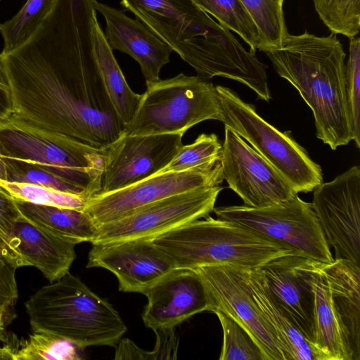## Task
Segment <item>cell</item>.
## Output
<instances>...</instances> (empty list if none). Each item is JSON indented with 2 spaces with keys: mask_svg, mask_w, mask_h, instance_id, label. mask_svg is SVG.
I'll return each mask as SVG.
<instances>
[{
  "mask_svg": "<svg viewBox=\"0 0 360 360\" xmlns=\"http://www.w3.org/2000/svg\"><path fill=\"white\" fill-rule=\"evenodd\" d=\"M223 181L219 159L184 171L156 174L125 188L95 194L86 200L82 211L99 226L158 200L195 188L220 186Z\"/></svg>",
  "mask_w": 360,
  "mask_h": 360,
  "instance_id": "11",
  "label": "cell"
},
{
  "mask_svg": "<svg viewBox=\"0 0 360 360\" xmlns=\"http://www.w3.org/2000/svg\"><path fill=\"white\" fill-rule=\"evenodd\" d=\"M18 339L12 342L4 344V346L0 347V359L13 360V355L15 352L18 345Z\"/></svg>",
  "mask_w": 360,
  "mask_h": 360,
  "instance_id": "41",
  "label": "cell"
},
{
  "mask_svg": "<svg viewBox=\"0 0 360 360\" xmlns=\"http://www.w3.org/2000/svg\"><path fill=\"white\" fill-rule=\"evenodd\" d=\"M11 241L27 266L38 269L50 283L68 274L76 258L75 244L46 232L22 216L14 225Z\"/></svg>",
  "mask_w": 360,
  "mask_h": 360,
  "instance_id": "20",
  "label": "cell"
},
{
  "mask_svg": "<svg viewBox=\"0 0 360 360\" xmlns=\"http://www.w3.org/2000/svg\"><path fill=\"white\" fill-rule=\"evenodd\" d=\"M6 257V256H4V255L0 252V257ZM7 258H8V257H7ZM8 259H9V258H8Z\"/></svg>",
  "mask_w": 360,
  "mask_h": 360,
  "instance_id": "44",
  "label": "cell"
},
{
  "mask_svg": "<svg viewBox=\"0 0 360 360\" xmlns=\"http://www.w3.org/2000/svg\"><path fill=\"white\" fill-rule=\"evenodd\" d=\"M220 186L202 187L141 206L116 220L102 224L92 245L156 236L213 212Z\"/></svg>",
  "mask_w": 360,
  "mask_h": 360,
  "instance_id": "10",
  "label": "cell"
},
{
  "mask_svg": "<svg viewBox=\"0 0 360 360\" xmlns=\"http://www.w3.org/2000/svg\"><path fill=\"white\" fill-rule=\"evenodd\" d=\"M94 267L111 271L117 278L120 291L143 295L176 269L151 240L143 239L92 245L86 268Z\"/></svg>",
  "mask_w": 360,
  "mask_h": 360,
  "instance_id": "16",
  "label": "cell"
},
{
  "mask_svg": "<svg viewBox=\"0 0 360 360\" xmlns=\"http://www.w3.org/2000/svg\"><path fill=\"white\" fill-rule=\"evenodd\" d=\"M258 269L280 305L313 344L314 293L310 259L299 255L283 256Z\"/></svg>",
  "mask_w": 360,
  "mask_h": 360,
  "instance_id": "18",
  "label": "cell"
},
{
  "mask_svg": "<svg viewBox=\"0 0 360 360\" xmlns=\"http://www.w3.org/2000/svg\"><path fill=\"white\" fill-rule=\"evenodd\" d=\"M4 160L6 164L7 181L37 184L64 192L82 195L89 198L82 188L40 167L6 158H4Z\"/></svg>",
  "mask_w": 360,
  "mask_h": 360,
  "instance_id": "35",
  "label": "cell"
},
{
  "mask_svg": "<svg viewBox=\"0 0 360 360\" xmlns=\"http://www.w3.org/2000/svg\"><path fill=\"white\" fill-rule=\"evenodd\" d=\"M190 65L202 79H233L262 94L268 87L266 66L230 30L214 20L193 0H120Z\"/></svg>",
  "mask_w": 360,
  "mask_h": 360,
  "instance_id": "2",
  "label": "cell"
},
{
  "mask_svg": "<svg viewBox=\"0 0 360 360\" xmlns=\"http://www.w3.org/2000/svg\"><path fill=\"white\" fill-rule=\"evenodd\" d=\"M310 272L314 293V346L323 360H353L333 307L321 262L310 259Z\"/></svg>",
  "mask_w": 360,
  "mask_h": 360,
  "instance_id": "23",
  "label": "cell"
},
{
  "mask_svg": "<svg viewBox=\"0 0 360 360\" xmlns=\"http://www.w3.org/2000/svg\"><path fill=\"white\" fill-rule=\"evenodd\" d=\"M54 1L27 0L11 20L0 24L2 53L12 51L26 41L46 17Z\"/></svg>",
  "mask_w": 360,
  "mask_h": 360,
  "instance_id": "28",
  "label": "cell"
},
{
  "mask_svg": "<svg viewBox=\"0 0 360 360\" xmlns=\"http://www.w3.org/2000/svg\"><path fill=\"white\" fill-rule=\"evenodd\" d=\"M20 216L15 202L0 189V230L10 241L14 225Z\"/></svg>",
  "mask_w": 360,
  "mask_h": 360,
  "instance_id": "38",
  "label": "cell"
},
{
  "mask_svg": "<svg viewBox=\"0 0 360 360\" xmlns=\"http://www.w3.org/2000/svg\"><path fill=\"white\" fill-rule=\"evenodd\" d=\"M220 162L224 179L244 205L271 206L298 194L262 156L226 127Z\"/></svg>",
  "mask_w": 360,
  "mask_h": 360,
  "instance_id": "13",
  "label": "cell"
},
{
  "mask_svg": "<svg viewBox=\"0 0 360 360\" xmlns=\"http://www.w3.org/2000/svg\"><path fill=\"white\" fill-rule=\"evenodd\" d=\"M12 112L13 105L10 87L0 53V122L9 118Z\"/></svg>",
  "mask_w": 360,
  "mask_h": 360,
  "instance_id": "39",
  "label": "cell"
},
{
  "mask_svg": "<svg viewBox=\"0 0 360 360\" xmlns=\"http://www.w3.org/2000/svg\"><path fill=\"white\" fill-rule=\"evenodd\" d=\"M333 307L353 360L360 359V266L343 260L321 262Z\"/></svg>",
  "mask_w": 360,
  "mask_h": 360,
  "instance_id": "22",
  "label": "cell"
},
{
  "mask_svg": "<svg viewBox=\"0 0 360 360\" xmlns=\"http://www.w3.org/2000/svg\"><path fill=\"white\" fill-rule=\"evenodd\" d=\"M32 332L51 333L77 346L115 347L127 328L118 311L70 272L25 302Z\"/></svg>",
  "mask_w": 360,
  "mask_h": 360,
  "instance_id": "5",
  "label": "cell"
},
{
  "mask_svg": "<svg viewBox=\"0 0 360 360\" xmlns=\"http://www.w3.org/2000/svg\"><path fill=\"white\" fill-rule=\"evenodd\" d=\"M0 252L6 257L16 262L20 267L25 266L26 263L19 255L18 251L13 248L10 240L0 230Z\"/></svg>",
  "mask_w": 360,
  "mask_h": 360,
  "instance_id": "40",
  "label": "cell"
},
{
  "mask_svg": "<svg viewBox=\"0 0 360 360\" xmlns=\"http://www.w3.org/2000/svg\"><path fill=\"white\" fill-rule=\"evenodd\" d=\"M146 84V91L126 135L185 132L208 120L220 121L219 98L212 83L180 73Z\"/></svg>",
  "mask_w": 360,
  "mask_h": 360,
  "instance_id": "8",
  "label": "cell"
},
{
  "mask_svg": "<svg viewBox=\"0 0 360 360\" xmlns=\"http://www.w3.org/2000/svg\"><path fill=\"white\" fill-rule=\"evenodd\" d=\"M213 212L218 219L243 225L302 257L323 263L334 260L311 203L298 194L271 206H221L214 207Z\"/></svg>",
  "mask_w": 360,
  "mask_h": 360,
  "instance_id": "9",
  "label": "cell"
},
{
  "mask_svg": "<svg viewBox=\"0 0 360 360\" xmlns=\"http://www.w3.org/2000/svg\"><path fill=\"white\" fill-rule=\"evenodd\" d=\"M156 335L155 347L151 351L152 360H175L179 339L175 328H160L153 330Z\"/></svg>",
  "mask_w": 360,
  "mask_h": 360,
  "instance_id": "37",
  "label": "cell"
},
{
  "mask_svg": "<svg viewBox=\"0 0 360 360\" xmlns=\"http://www.w3.org/2000/svg\"><path fill=\"white\" fill-rule=\"evenodd\" d=\"M95 8L105 20V36L110 48L135 59L146 83L160 80V70L169 62L172 49L138 18L132 19L122 11L96 1Z\"/></svg>",
  "mask_w": 360,
  "mask_h": 360,
  "instance_id": "19",
  "label": "cell"
},
{
  "mask_svg": "<svg viewBox=\"0 0 360 360\" xmlns=\"http://www.w3.org/2000/svg\"><path fill=\"white\" fill-rule=\"evenodd\" d=\"M277 74L311 108L316 137L332 150L352 141L345 84V56L336 34H288L264 51Z\"/></svg>",
  "mask_w": 360,
  "mask_h": 360,
  "instance_id": "3",
  "label": "cell"
},
{
  "mask_svg": "<svg viewBox=\"0 0 360 360\" xmlns=\"http://www.w3.org/2000/svg\"><path fill=\"white\" fill-rule=\"evenodd\" d=\"M96 0H55L22 44L1 53L10 118L46 136L106 150L126 134L105 88L95 49Z\"/></svg>",
  "mask_w": 360,
  "mask_h": 360,
  "instance_id": "1",
  "label": "cell"
},
{
  "mask_svg": "<svg viewBox=\"0 0 360 360\" xmlns=\"http://www.w3.org/2000/svg\"><path fill=\"white\" fill-rule=\"evenodd\" d=\"M214 313L223 330L219 360H265L257 343L242 326L221 311Z\"/></svg>",
  "mask_w": 360,
  "mask_h": 360,
  "instance_id": "32",
  "label": "cell"
},
{
  "mask_svg": "<svg viewBox=\"0 0 360 360\" xmlns=\"http://www.w3.org/2000/svg\"><path fill=\"white\" fill-rule=\"evenodd\" d=\"M312 207L334 259L360 266V169L353 166L314 190Z\"/></svg>",
  "mask_w": 360,
  "mask_h": 360,
  "instance_id": "12",
  "label": "cell"
},
{
  "mask_svg": "<svg viewBox=\"0 0 360 360\" xmlns=\"http://www.w3.org/2000/svg\"><path fill=\"white\" fill-rule=\"evenodd\" d=\"M321 21L333 34L349 39L360 30V0H314Z\"/></svg>",
  "mask_w": 360,
  "mask_h": 360,
  "instance_id": "31",
  "label": "cell"
},
{
  "mask_svg": "<svg viewBox=\"0 0 360 360\" xmlns=\"http://www.w3.org/2000/svg\"><path fill=\"white\" fill-rule=\"evenodd\" d=\"M0 1H1V0H0Z\"/></svg>",
  "mask_w": 360,
  "mask_h": 360,
  "instance_id": "45",
  "label": "cell"
},
{
  "mask_svg": "<svg viewBox=\"0 0 360 360\" xmlns=\"http://www.w3.org/2000/svg\"><path fill=\"white\" fill-rule=\"evenodd\" d=\"M0 189L15 202L82 210L86 196L37 184L0 179Z\"/></svg>",
  "mask_w": 360,
  "mask_h": 360,
  "instance_id": "29",
  "label": "cell"
},
{
  "mask_svg": "<svg viewBox=\"0 0 360 360\" xmlns=\"http://www.w3.org/2000/svg\"><path fill=\"white\" fill-rule=\"evenodd\" d=\"M0 179H7L6 164L4 158L0 156Z\"/></svg>",
  "mask_w": 360,
  "mask_h": 360,
  "instance_id": "43",
  "label": "cell"
},
{
  "mask_svg": "<svg viewBox=\"0 0 360 360\" xmlns=\"http://www.w3.org/2000/svg\"><path fill=\"white\" fill-rule=\"evenodd\" d=\"M0 156L40 167L82 188L101 189L105 152L75 139L46 136L11 118L0 122Z\"/></svg>",
  "mask_w": 360,
  "mask_h": 360,
  "instance_id": "6",
  "label": "cell"
},
{
  "mask_svg": "<svg viewBox=\"0 0 360 360\" xmlns=\"http://www.w3.org/2000/svg\"><path fill=\"white\" fill-rule=\"evenodd\" d=\"M95 49L102 79L110 100L127 127L135 117L143 94L132 91L110 48L98 20L94 25Z\"/></svg>",
  "mask_w": 360,
  "mask_h": 360,
  "instance_id": "25",
  "label": "cell"
},
{
  "mask_svg": "<svg viewBox=\"0 0 360 360\" xmlns=\"http://www.w3.org/2000/svg\"><path fill=\"white\" fill-rule=\"evenodd\" d=\"M349 39V58L345 63V84L351 122L352 141L360 148V39Z\"/></svg>",
  "mask_w": 360,
  "mask_h": 360,
  "instance_id": "34",
  "label": "cell"
},
{
  "mask_svg": "<svg viewBox=\"0 0 360 360\" xmlns=\"http://www.w3.org/2000/svg\"><path fill=\"white\" fill-rule=\"evenodd\" d=\"M22 217L46 232L75 245L92 243L98 228L82 210L15 202Z\"/></svg>",
  "mask_w": 360,
  "mask_h": 360,
  "instance_id": "24",
  "label": "cell"
},
{
  "mask_svg": "<svg viewBox=\"0 0 360 360\" xmlns=\"http://www.w3.org/2000/svg\"><path fill=\"white\" fill-rule=\"evenodd\" d=\"M12 310H4L0 308V340H6V328L11 321Z\"/></svg>",
  "mask_w": 360,
  "mask_h": 360,
  "instance_id": "42",
  "label": "cell"
},
{
  "mask_svg": "<svg viewBox=\"0 0 360 360\" xmlns=\"http://www.w3.org/2000/svg\"><path fill=\"white\" fill-rule=\"evenodd\" d=\"M257 25L264 52L281 45L289 34L283 14L284 0H241Z\"/></svg>",
  "mask_w": 360,
  "mask_h": 360,
  "instance_id": "30",
  "label": "cell"
},
{
  "mask_svg": "<svg viewBox=\"0 0 360 360\" xmlns=\"http://www.w3.org/2000/svg\"><path fill=\"white\" fill-rule=\"evenodd\" d=\"M219 23L238 34L250 46V50L263 51L264 45L259 30L241 0H193Z\"/></svg>",
  "mask_w": 360,
  "mask_h": 360,
  "instance_id": "26",
  "label": "cell"
},
{
  "mask_svg": "<svg viewBox=\"0 0 360 360\" xmlns=\"http://www.w3.org/2000/svg\"><path fill=\"white\" fill-rule=\"evenodd\" d=\"M148 300L141 315L153 330L176 328L211 307L203 283L193 269H175L153 284L144 294Z\"/></svg>",
  "mask_w": 360,
  "mask_h": 360,
  "instance_id": "17",
  "label": "cell"
},
{
  "mask_svg": "<svg viewBox=\"0 0 360 360\" xmlns=\"http://www.w3.org/2000/svg\"><path fill=\"white\" fill-rule=\"evenodd\" d=\"M221 151V144L216 134H202L193 143L182 145L175 157L157 174L184 171L215 162L220 159Z\"/></svg>",
  "mask_w": 360,
  "mask_h": 360,
  "instance_id": "33",
  "label": "cell"
},
{
  "mask_svg": "<svg viewBox=\"0 0 360 360\" xmlns=\"http://www.w3.org/2000/svg\"><path fill=\"white\" fill-rule=\"evenodd\" d=\"M205 288L210 311L232 318L252 337L265 360H285L276 336L258 308L238 267L209 266L193 269Z\"/></svg>",
  "mask_w": 360,
  "mask_h": 360,
  "instance_id": "14",
  "label": "cell"
},
{
  "mask_svg": "<svg viewBox=\"0 0 360 360\" xmlns=\"http://www.w3.org/2000/svg\"><path fill=\"white\" fill-rule=\"evenodd\" d=\"M84 348L58 335L32 332L18 341L13 360H80Z\"/></svg>",
  "mask_w": 360,
  "mask_h": 360,
  "instance_id": "27",
  "label": "cell"
},
{
  "mask_svg": "<svg viewBox=\"0 0 360 360\" xmlns=\"http://www.w3.org/2000/svg\"><path fill=\"white\" fill-rule=\"evenodd\" d=\"M20 266L5 257H0V308L13 310L18 297L16 271Z\"/></svg>",
  "mask_w": 360,
  "mask_h": 360,
  "instance_id": "36",
  "label": "cell"
},
{
  "mask_svg": "<svg viewBox=\"0 0 360 360\" xmlns=\"http://www.w3.org/2000/svg\"><path fill=\"white\" fill-rule=\"evenodd\" d=\"M179 134L124 135L105 152L99 193L131 186L164 168L182 146Z\"/></svg>",
  "mask_w": 360,
  "mask_h": 360,
  "instance_id": "15",
  "label": "cell"
},
{
  "mask_svg": "<svg viewBox=\"0 0 360 360\" xmlns=\"http://www.w3.org/2000/svg\"><path fill=\"white\" fill-rule=\"evenodd\" d=\"M203 219L186 223L151 240L176 269L193 270L209 266L257 269L280 257L302 256L236 222L210 216Z\"/></svg>",
  "mask_w": 360,
  "mask_h": 360,
  "instance_id": "4",
  "label": "cell"
},
{
  "mask_svg": "<svg viewBox=\"0 0 360 360\" xmlns=\"http://www.w3.org/2000/svg\"><path fill=\"white\" fill-rule=\"evenodd\" d=\"M239 269L258 308L274 332L285 360H323L276 300L258 268Z\"/></svg>",
  "mask_w": 360,
  "mask_h": 360,
  "instance_id": "21",
  "label": "cell"
},
{
  "mask_svg": "<svg viewBox=\"0 0 360 360\" xmlns=\"http://www.w3.org/2000/svg\"><path fill=\"white\" fill-rule=\"evenodd\" d=\"M220 122L243 139L297 193H308L323 182L322 169L287 131L281 132L232 89L216 86Z\"/></svg>",
  "mask_w": 360,
  "mask_h": 360,
  "instance_id": "7",
  "label": "cell"
}]
</instances>
